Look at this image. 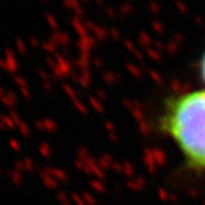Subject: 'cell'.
Here are the masks:
<instances>
[{
	"mask_svg": "<svg viewBox=\"0 0 205 205\" xmlns=\"http://www.w3.org/2000/svg\"><path fill=\"white\" fill-rule=\"evenodd\" d=\"M200 75H201L202 81L205 83V51L202 52L201 60H200Z\"/></svg>",
	"mask_w": 205,
	"mask_h": 205,
	"instance_id": "cell-2",
	"label": "cell"
},
{
	"mask_svg": "<svg viewBox=\"0 0 205 205\" xmlns=\"http://www.w3.org/2000/svg\"><path fill=\"white\" fill-rule=\"evenodd\" d=\"M160 125L176 144L186 165L205 170V89L168 99Z\"/></svg>",
	"mask_w": 205,
	"mask_h": 205,
	"instance_id": "cell-1",
	"label": "cell"
}]
</instances>
